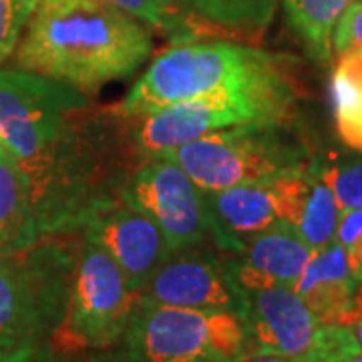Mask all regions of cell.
Listing matches in <instances>:
<instances>
[{"mask_svg": "<svg viewBox=\"0 0 362 362\" xmlns=\"http://www.w3.org/2000/svg\"><path fill=\"white\" fill-rule=\"evenodd\" d=\"M39 0H0V63H4L23 37Z\"/></svg>", "mask_w": 362, "mask_h": 362, "instance_id": "cell-23", "label": "cell"}, {"mask_svg": "<svg viewBox=\"0 0 362 362\" xmlns=\"http://www.w3.org/2000/svg\"><path fill=\"white\" fill-rule=\"evenodd\" d=\"M358 280L337 240L312 254L294 292L324 324L352 326V298Z\"/></svg>", "mask_w": 362, "mask_h": 362, "instance_id": "cell-15", "label": "cell"}, {"mask_svg": "<svg viewBox=\"0 0 362 362\" xmlns=\"http://www.w3.org/2000/svg\"><path fill=\"white\" fill-rule=\"evenodd\" d=\"M240 362H296L286 356H278V354H266V352H247L246 356Z\"/></svg>", "mask_w": 362, "mask_h": 362, "instance_id": "cell-28", "label": "cell"}, {"mask_svg": "<svg viewBox=\"0 0 362 362\" xmlns=\"http://www.w3.org/2000/svg\"><path fill=\"white\" fill-rule=\"evenodd\" d=\"M298 89L290 71L235 81L189 101L153 113L123 119L137 161H147L214 131L240 125H288L294 117Z\"/></svg>", "mask_w": 362, "mask_h": 362, "instance_id": "cell-2", "label": "cell"}, {"mask_svg": "<svg viewBox=\"0 0 362 362\" xmlns=\"http://www.w3.org/2000/svg\"><path fill=\"white\" fill-rule=\"evenodd\" d=\"M81 235L115 259L137 294H141L153 274L173 254L156 221L123 202L97 211L85 223Z\"/></svg>", "mask_w": 362, "mask_h": 362, "instance_id": "cell-12", "label": "cell"}, {"mask_svg": "<svg viewBox=\"0 0 362 362\" xmlns=\"http://www.w3.org/2000/svg\"><path fill=\"white\" fill-rule=\"evenodd\" d=\"M139 302L127 276L103 247L81 240L65 318L52 337L61 354L101 352L125 332Z\"/></svg>", "mask_w": 362, "mask_h": 362, "instance_id": "cell-7", "label": "cell"}, {"mask_svg": "<svg viewBox=\"0 0 362 362\" xmlns=\"http://www.w3.org/2000/svg\"><path fill=\"white\" fill-rule=\"evenodd\" d=\"M57 354L47 346L0 349V362H54Z\"/></svg>", "mask_w": 362, "mask_h": 362, "instance_id": "cell-26", "label": "cell"}, {"mask_svg": "<svg viewBox=\"0 0 362 362\" xmlns=\"http://www.w3.org/2000/svg\"><path fill=\"white\" fill-rule=\"evenodd\" d=\"M121 202L156 221L171 252L211 240L206 192L165 157L143 161L125 181Z\"/></svg>", "mask_w": 362, "mask_h": 362, "instance_id": "cell-9", "label": "cell"}, {"mask_svg": "<svg viewBox=\"0 0 362 362\" xmlns=\"http://www.w3.org/2000/svg\"><path fill=\"white\" fill-rule=\"evenodd\" d=\"M350 328H352L354 337H356V340H358V344H361V346H362V318H361V320H358V322L352 324Z\"/></svg>", "mask_w": 362, "mask_h": 362, "instance_id": "cell-30", "label": "cell"}, {"mask_svg": "<svg viewBox=\"0 0 362 362\" xmlns=\"http://www.w3.org/2000/svg\"><path fill=\"white\" fill-rule=\"evenodd\" d=\"M151 51L147 26L109 0H39L16 66L95 93L137 73Z\"/></svg>", "mask_w": 362, "mask_h": 362, "instance_id": "cell-1", "label": "cell"}, {"mask_svg": "<svg viewBox=\"0 0 362 362\" xmlns=\"http://www.w3.org/2000/svg\"><path fill=\"white\" fill-rule=\"evenodd\" d=\"M246 352L238 314L171 308L139 296L121 338L89 362H240Z\"/></svg>", "mask_w": 362, "mask_h": 362, "instance_id": "cell-4", "label": "cell"}, {"mask_svg": "<svg viewBox=\"0 0 362 362\" xmlns=\"http://www.w3.org/2000/svg\"><path fill=\"white\" fill-rule=\"evenodd\" d=\"M238 286L242 296L238 318L246 332L247 352L278 354L296 362L318 358L330 324L320 322L294 290L262 282Z\"/></svg>", "mask_w": 362, "mask_h": 362, "instance_id": "cell-10", "label": "cell"}, {"mask_svg": "<svg viewBox=\"0 0 362 362\" xmlns=\"http://www.w3.org/2000/svg\"><path fill=\"white\" fill-rule=\"evenodd\" d=\"M54 362H89V361H77V358H75V354H65V361L54 358Z\"/></svg>", "mask_w": 362, "mask_h": 362, "instance_id": "cell-31", "label": "cell"}, {"mask_svg": "<svg viewBox=\"0 0 362 362\" xmlns=\"http://www.w3.org/2000/svg\"><path fill=\"white\" fill-rule=\"evenodd\" d=\"M0 254H6V252H4V247H2V244H0Z\"/></svg>", "mask_w": 362, "mask_h": 362, "instance_id": "cell-32", "label": "cell"}, {"mask_svg": "<svg viewBox=\"0 0 362 362\" xmlns=\"http://www.w3.org/2000/svg\"><path fill=\"white\" fill-rule=\"evenodd\" d=\"M356 0H282L288 23L314 61L328 65L338 21Z\"/></svg>", "mask_w": 362, "mask_h": 362, "instance_id": "cell-18", "label": "cell"}, {"mask_svg": "<svg viewBox=\"0 0 362 362\" xmlns=\"http://www.w3.org/2000/svg\"><path fill=\"white\" fill-rule=\"evenodd\" d=\"M87 93L30 71H0V143L18 163L51 143L81 109Z\"/></svg>", "mask_w": 362, "mask_h": 362, "instance_id": "cell-8", "label": "cell"}, {"mask_svg": "<svg viewBox=\"0 0 362 362\" xmlns=\"http://www.w3.org/2000/svg\"><path fill=\"white\" fill-rule=\"evenodd\" d=\"M320 173L337 197L340 214L362 209V161L320 165Z\"/></svg>", "mask_w": 362, "mask_h": 362, "instance_id": "cell-22", "label": "cell"}, {"mask_svg": "<svg viewBox=\"0 0 362 362\" xmlns=\"http://www.w3.org/2000/svg\"><path fill=\"white\" fill-rule=\"evenodd\" d=\"M312 250L288 221H276L268 230L250 238L242 254L232 256V272L238 282H262L294 290Z\"/></svg>", "mask_w": 362, "mask_h": 362, "instance_id": "cell-14", "label": "cell"}, {"mask_svg": "<svg viewBox=\"0 0 362 362\" xmlns=\"http://www.w3.org/2000/svg\"><path fill=\"white\" fill-rule=\"evenodd\" d=\"M77 247L59 235L0 254V349L52 340L65 318Z\"/></svg>", "mask_w": 362, "mask_h": 362, "instance_id": "cell-5", "label": "cell"}, {"mask_svg": "<svg viewBox=\"0 0 362 362\" xmlns=\"http://www.w3.org/2000/svg\"><path fill=\"white\" fill-rule=\"evenodd\" d=\"M206 202L211 242L232 256L242 254L250 238L282 221L272 177L221 192H206Z\"/></svg>", "mask_w": 362, "mask_h": 362, "instance_id": "cell-13", "label": "cell"}, {"mask_svg": "<svg viewBox=\"0 0 362 362\" xmlns=\"http://www.w3.org/2000/svg\"><path fill=\"white\" fill-rule=\"evenodd\" d=\"M192 13L226 33L256 35L270 25L280 0H181Z\"/></svg>", "mask_w": 362, "mask_h": 362, "instance_id": "cell-20", "label": "cell"}, {"mask_svg": "<svg viewBox=\"0 0 362 362\" xmlns=\"http://www.w3.org/2000/svg\"><path fill=\"white\" fill-rule=\"evenodd\" d=\"M340 220V207L337 197L320 173V165L312 163V181L306 202L296 221L298 233L316 252L337 240V228Z\"/></svg>", "mask_w": 362, "mask_h": 362, "instance_id": "cell-21", "label": "cell"}, {"mask_svg": "<svg viewBox=\"0 0 362 362\" xmlns=\"http://www.w3.org/2000/svg\"><path fill=\"white\" fill-rule=\"evenodd\" d=\"M322 362H362V346L358 342H354L352 346H349L346 350H342L340 354L328 358V361Z\"/></svg>", "mask_w": 362, "mask_h": 362, "instance_id": "cell-27", "label": "cell"}, {"mask_svg": "<svg viewBox=\"0 0 362 362\" xmlns=\"http://www.w3.org/2000/svg\"><path fill=\"white\" fill-rule=\"evenodd\" d=\"M362 318V280L354 290V298H352V324L358 322Z\"/></svg>", "mask_w": 362, "mask_h": 362, "instance_id": "cell-29", "label": "cell"}, {"mask_svg": "<svg viewBox=\"0 0 362 362\" xmlns=\"http://www.w3.org/2000/svg\"><path fill=\"white\" fill-rule=\"evenodd\" d=\"M137 23L165 35L171 45L194 42L199 37L228 35L220 26L211 25L192 13L181 0H109Z\"/></svg>", "mask_w": 362, "mask_h": 362, "instance_id": "cell-17", "label": "cell"}, {"mask_svg": "<svg viewBox=\"0 0 362 362\" xmlns=\"http://www.w3.org/2000/svg\"><path fill=\"white\" fill-rule=\"evenodd\" d=\"M40 240L25 169L0 143V244L6 254H14Z\"/></svg>", "mask_w": 362, "mask_h": 362, "instance_id": "cell-16", "label": "cell"}, {"mask_svg": "<svg viewBox=\"0 0 362 362\" xmlns=\"http://www.w3.org/2000/svg\"><path fill=\"white\" fill-rule=\"evenodd\" d=\"M284 69V59L232 40L173 45L153 59L125 99L109 107V111L119 119H135L235 81L266 77Z\"/></svg>", "mask_w": 362, "mask_h": 362, "instance_id": "cell-3", "label": "cell"}, {"mask_svg": "<svg viewBox=\"0 0 362 362\" xmlns=\"http://www.w3.org/2000/svg\"><path fill=\"white\" fill-rule=\"evenodd\" d=\"M286 125H240L214 131L159 153L204 192L270 180L304 165V151L284 137Z\"/></svg>", "mask_w": 362, "mask_h": 362, "instance_id": "cell-6", "label": "cell"}, {"mask_svg": "<svg viewBox=\"0 0 362 362\" xmlns=\"http://www.w3.org/2000/svg\"><path fill=\"white\" fill-rule=\"evenodd\" d=\"M332 105L338 137L362 151V52L338 57L332 73Z\"/></svg>", "mask_w": 362, "mask_h": 362, "instance_id": "cell-19", "label": "cell"}, {"mask_svg": "<svg viewBox=\"0 0 362 362\" xmlns=\"http://www.w3.org/2000/svg\"><path fill=\"white\" fill-rule=\"evenodd\" d=\"M337 242L344 247L350 270L354 278L362 280V209L342 211L337 228Z\"/></svg>", "mask_w": 362, "mask_h": 362, "instance_id": "cell-24", "label": "cell"}, {"mask_svg": "<svg viewBox=\"0 0 362 362\" xmlns=\"http://www.w3.org/2000/svg\"><path fill=\"white\" fill-rule=\"evenodd\" d=\"M332 51L337 57L362 52V0H356L338 21L332 37Z\"/></svg>", "mask_w": 362, "mask_h": 362, "instance_id": "cell-25", "label": "cell"}, {"mask_svg": "<svg viewBox=\"0 0 362 362\" xmlns=\"http://www.w3.org/2000/svg\"><path fill=\"white\" fill-rule=\"evenodd\" d=\"M139 296L153 304L185 310L238 314L242 306L232 256L207 246V242L173 252Z\"/></svg>", "mask_w": 362, "mask_h": 362, "instance_id": "cell-11", "label": "cell"}]
</instances>
